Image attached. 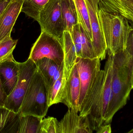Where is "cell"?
<instances>
[{"instance_id":"obj_1","label":"cell","mask_w":133,"mask_h":133,"mask_svg":"<svg viewBox=\"0 0 133 133\" xmlns=\"http://www.w3.org/2000/svg\"><path fill=\"white\" fill-rule=\"evenodd\" d=\"M112 56V98L104 124L110 123L116 113L126 105L133 88V55L124 50Z\"/></svg>"},{"instance_id":"obj_2","label":"cell","mask_w":133,"mask_h":133,"mask_svg":"<svg viewBox=\"0 0 133 133\" xmlns=\"http://www.w3.org/2000/svg\"><path fill=\"white\" fill-rule=\"evenodd\" d=\"M98 15L109 55L114 56L125 50L133 31L128 20L120 15L107 13L99 8Z\"/></svg>"},{"instance_id":"obj_3","label":"cell","mask_w":133,"mask_h":133,"mask_svg":"<svg viewBox=\"0 0 133 133\" xmlns=\"http://www.w3.org/2000/svg\"><path fill=\"white\" fill-rule=\"evenodd\" d=\"M49 90L40 71L37 68L17 114L43 118L47 114Z\"/></svg>"},{"instance_id":"obj_4","label":"cell","mask_w":133,"mask_h":133,"mask_svg":"<svg viewBox=\"0 0 133 133\" xmlns=\"http://www.w3.org/2000/svg\"><path fill=\"white\" fill-rule=\"evenodd\" d=\"M29 58L35 62L42 58H48L58 65H62L64 58L62 39L41 31L40 35L31 49Z\"/></svg>"},{"instance_id":"obj_5","label":"cell","mask_w":133,"mask_h":133,"mask_svg":"<svg viewBox=\"0 0 133 133\" xmlns=\"http://www.w3.org/2000/svg\"><path fill=\"white\" fill-rule=\"evenodd\" d=\"M18 80L13 91L7 96L4 107L18 113L27 92L32 77L37 69L35 62L28 58L23 63H19Z\"/></svg>"},{"instance_id":"obj_6","label":"cell","mask_w":133,"mask_h":133,"mask_svg":"<svg viewBox=\"0 0 133 133\" xmlns=\"http://www.w3.org/2000/svg\"><path fill=\"white\" fill-rule=\"evenodd\" d=\"M100 61L98 58H76L75 64L78 72L80 84L78 112L82 108L101 70Z\"/></svg>"},{"instance_id":"obj_7","label":"cell","mask_w":133,"mask_h":133,"mask_svg":"<svg viewBox=\"0 0 133 133\" xmlns=\"http://www.w3.org/2000/svg\"><path fill=\"white\" fill-rule=\"evenodd\" d=\"M38 23L43 31L52 36L62 39L65 31L60 0H49L39 13Z\"/></svg>"},{"instance_id":"obj_8","label":"cell","mask_w":133,"mask_h":133,"mask_svg":"<svg viewBox=\"0 0 133 133\" xmlns=\"http://www.w3.org/2000/svg\"><path fill=\"white\" fill-rule=\"evenodd\" d=\"M92 34V45L97 57L105 59L107 46L98 15V0H85Z\"/></svg>"},{"instance_id":"obj_9","label":"cell","mask_w":133,"mask_h":133,"mask_svg":"<svg viewBox=\"0 0 133 133\" xmlns=\"http://www.w3.org/2000/svg\"><path fill=\"white\" fill-rule=\"evenodd\" d=\"M78 111L68 109L59 122L60 133H92L94 131L87 115H78Z\"/></svg>"},{"instance_id":"obj_10","label":"cell","mask_w":133,"mask_h":133,"mask_svg":"<svg viewBox=\"0 0 133 133\" xmlns=\"http://www.w3.org/2000/svg\"><path fill=\"white\" fill-rule=\"evenodd\" d=\"M80 84L78 72L75 63L66 79L61 103L68 109L78 111Z\"/></svg>"},{"instance_id":"obj_11","label":"cell","mask_w":133,"mask_h":133,"mask_svg":"<svg viewBox=\"0 0 133 133\" xmlns=\"http://www.w3.org/2000/svg\"><path fill=\"white\" fill-rule=\"evenodd\" d=\"M19 70V63L14 56L0 63V80L7 96L11 93L17 82Z\"/></svg>"},{"instance_id":"obj_12","label":"cell","mask_w":133,"mask_h":133,"mask_svg":"<svg viewBox=\"0 0 133 133\" xmlns=\"http://www.w3.org/2000/svg\"><path fill=\"white\" fill-rule=\"evenodd\" d=\"M23 0H12L0 16V42L11 36V33L21 13Z\"/></svg>"},{"instance_id":"obj_13","label":"cell","mask_w":133,"mask_h":133,"mask_svg":"<svg viewBox=\"0 0 133 133\" xmlns=\"http://www.w3.org/2000/svg\"><path fill=\"white\" fill-rule=\"evenodd\" d=\"M98 8L110 14H118L133 21V0H98Z\"/></svg>"},{"instance_id":"obj_14","label":"cell","mask_w":133,"mask_h":133,"mask_svg":"<svg viewBox=\"0 0 133 133\" xmlns=\"http://www.w3.org/2000/svg\"><path fill=\"white\" fill-rule=\"evenodd\" d=\"M35 63L42 75L48 90L63 75V64L58 65L53 61L46 58L40 59Z\"/></svg>"},{"instance_id":"obj_15","label":"cell","mask_w":133,"mask_h":133,"mask_svg":"<svg viewBox=\"0 0 133 133\" xmlns=\"http://www.w3.org/2000/svg\"><path fill=\"white\" fill-rule=\"evenodd\" d=\"M62 42L64 54L63 75L67 78L69 71L74 64L77 57L71 34L68 31H65L64 32L62 37Z\"/></svg>"},{"instance_id":"obj_16","label":"cell","mask_w":133,"mask_h":133,"mask_svg":"<svg viewBox=\"0 0 133 133\" xmlns=\"http://www.w3.org/2000/svg\"><path fill=\"white\" fill-rule=\"evenodd\" d=\"M20 116L0 106V133H17Z\"/></svg>"},{"instance_id":"obj_17","label":"cell","mask_w":133,"mask_h":133,"mask_svg":"<svg viewBox=\"0 0 133 133\" xmlns=\"http://www.w3.org/2000/svg\"><path fill=\"white\" fill-rule=\"evenodd\" d=\"M60 4L65 31L71 34L73 26L78 23L74 0H60Z\"/></svg>"},{"instance_id":"obj_18","label":"cell","mask_w":133,"mask_h":133,"mask_svg":"<svg viewBox=\"0 0 133 133\" xmlns=\"http://www.w3.org/2000/svg\"><path fill=\"white\" fill-rule=\"evenodd\" d=\"M43 118L33 115L20 116L17 133H39Z\"/></svg>"},{"instance_id":"obj_19","label":"cell","mask_w":133,"mask_h":133,"mask_svg":"<svg viewBox=\"0 0 133 133\" xmlns=\"http://www.w3.org/2000/svg\"><path fill=\"white\" fill-rule=\"evenodd\" d=\"M77 15L78 23L81 25L88 36L92 41V34L88 11L85 0H74Z\"/></svg>"},{"instance_id":"obj_20","label":"cell","mask_w":133,"mask_h":133,"mask_svg":"<svg viewBox=\"0 0 133 133\" xmlns=\"http://www.w3.org/2000/svg\"><path fill=\"white\" fill-rule=\"evenodd\" d=\"M49 0H23L21 13L38 22L41 10Z\"/></svg>"},{"instance_id":"obj_21","label":"cell","mask_w":133,"mask_h":133,"mask_svg":"<svg viewBox=\"0 0 133 133\" xmlns=\"http://www.w3.org/2000/svg\"><path fill=\"white\" fill-rule=\"evenodd\" d=\"M66 78L63 76L58 78L49 90L48 104L49 107L61 103Z\"/></svg>"},{"instance_id":"obj_22","label":"cell","mask_w":133,"mask_h":133,"mask_svg":"<svg viewBox=\"0 0 133 133\" xmlns=\"http://www.w3.org/2000/svg\"><path fill=\"white\" fill-rule=\"evenodd\" d=\"M79 26L81 37L82 58L89 59L98 58L91 40L88 36L81 25L79 24Z\"/></svg>"},{"instance_id":"obj_23","label":"cell","mask_w":133,"mask_h":133,"mask_svg":"<svg viewBox=\"0 0 133 133\" xmlns=\"http://www.w3.org/2000/svg\"><path fill=\"white\" fill-rule=\"evenodd\" d=\"M18 40L13 39L10 36L0 42V63L13 56V52L16 47Z\"/></svg>"},{"instance_id":"obj_24","label":"cell","mask_w":133,"mask_h":133,"mask_svg":"<svg viewBox=\"0 0 133 133\" xmlns=\"http://www.w3.org/2000/svg\"><path fill=\"white\" fill-rule=\"evenodd\" d=\"M39 133H60L59 122L56 118L52 117L43 119Z\"/></svg>"},{"instance_id":"obj_25","label":"cell","mask_w":133,"mask_h":133,"mask_svg":"<svg viewBox=\"0 0 133 133\" xmlns=\"http://www.w3.org/2000/svg\"><path fill=\"white\" fill-rule=\"evenodd\" d=\"M71 35L76 50L77 57L82 58L81 37L78 23L73 26Z\"/></svg>"},{"instance_id":"obj_26","label":"cell","mask_w":133,"mask_h":133,"mask_svg":"<svg viewBox=\"0 0 133 133\" xmlns=\"http://www.w3.org/2000/svg\"><path fill=\"white\" fill-rule=\"evenodd\" d=\"M97 133H111V125L110 124H103L96 130Z\"/></svg>"},{"instance_id":"obj_27","label":"cell","mask_w":133,"mask_h":133,"mask_svg":"<svg viewBox=\"0 0 133 133\" xmlns=\"http://www.w3.org/2000/svg\"><path fill=\"white\" fill-rule=\"evenodd\" d=\"M7 96L4 91L0 80V106L4 107Z\"/></svg>"},{"instance_id":"obj_28","label":"cell","mask_w":133,"mask_h":133,"mask_svg":"<svg viewBox=\"0 0 133 133\" xmlns=\"http://www.w3.org/2000/svg\"><path fill=\"white\" fill-rule=\"evenodd\" d=\"M12 0H0V16L6 9Z\"/></svg>"}]
</instances>
